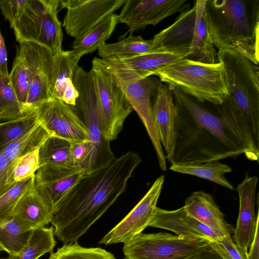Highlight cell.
I'll list each match as a JSON object with an SVG mask.
<instances>
[{
	"label": "cell",
	"instance_id": "obj_1",
	"mask_svg": "<svg viewBox=\"0 0 259 259\" xmlns=\"http://www.w3.org/2000/svg\"><path fill=\"white\" fill-rule=\"evenodd\" d=\"M171 88L176 107L171 164L219 161L244 154L258 162L245 121L229 97L221 105L201 102Z\"/></svg>",
	"mask_w": 259,
	"mask_h": 259
},
{
	"label": "cell",
	"instance_id": "obj_2",
	"mask_svg": "<svg viewBox=\"0 0 259 259\" xmlns=\"http://www.w3.org/2000/svg\"><path fill=\"white\" fill-rule=\"evenodd\" d=\"M141 161L137 153L128 151L107 167L83 175L54 214V235L64 244L77 242L124 192Z\"/></svg>",
	"mask_w": 259,
	"mask_h": 259
},
{
	"label": "cell",
	"instance_id": "obj_3",
	"mask_svg": "<svg viewBox=\"0 0 259 259\" xmlns=\"http://www.w3.org/2000/svg\"><path fill=\"white\" fill-rule=\"evenodd\" d=\"M204 14L214 46L233 49L258 65V0H205Z\"/></svg>",
	"mask_w": 259,
	"mask_h": 259
},
{
	"label": "cell",
	"instance_id": "obj_4",
	"mask_svg": "<svg viewBox=\"0 0 259 259\" xmlns=\"http://www.w3.org/2000/svg\"><path fill=\"white\" fill-rule=\"evenodd\" d=\"M161 82L201 102L221 105L229 97L225 68L220 62L208 64L187 58L158 71Z\"/></svg>",
	"mask_w": 259,
	"mask_h": 259
},
{
	"label": "cell",
	"instance_id": "obj_5",
	"mask_svg": "<svg viewBox=\"0 0 259 259\" xmlns=\"http://www.w3.org/2000/svg\"><path fill=\"white\" fill-rule=\"evenodd\" d=\"M224 66L229 95L242 115L255 149L259 151V68L231 49L217 53Z\"/></svg>",
	"mask_w": 259,
	"mask_h": 259
},
{
	"label": "cell",
	"instance_id": "obj_6",
	"mask_svg": "<svg viewBox=\"0 0 259 259\" xmlns=\"http://www.w3.org/2000/svg\"><path fill=\"white\" fill-rule=\"evenodd\" d=\"M74 85L78 96L73 108L87 128L90 157L85 175L108 166L115 159L110 141L105 137L101 118L97 93L93 73L78 65L74 69Z\"/></svg>",
	"mask_w": 259,
	"mask_h": 259
},
{
	"label": "cell",
	"instance_id": "obj_7",
	"mask_svg": "<svg viewBox=\"0 0 259 259\" xmlns=\"http://www.w3.org/2000/svg\"><path fill=\"white\" fill-rule=\"evenodd\" d=\"M60 0H27L20 18L11 27L17 41L32 42L54 55L62 49L63 34L58 18Z\"/></svg>",
	"mask_w": 259,
	"mask_h": 259
},
{
	"label": "cell",
	"instance_id": "obj_8",
	"mask_svg": "<svg viewBox=\"0 0 259 259\" xmlns=\"http://www.w3.org/2000/svg\"><path fill=\"white\" fill-rule=\"evenodd\" d=\"M91 70L98 99L104 134L110 142L115 140L123 129V123L133 108L112 75L94 58Z\"/></svg>",
	"mask_w": 259,
	"mask_h": 259
},
{
	"label": "cell",
	"instance_id": "obj_9",
	"mask_svg": "<svg viewBox=\"0 0 259 259\" xmlns=\"http://www.w3.org/2000/svg\"><path fill=\"white\" fill-rule=\"evenodd\" d=\"M207 240L165 232L140 233L123 243L126 259H187Z\"/></svg>",
	"mask_w": 259,
	"mask_h": 259
},
{
	"label": "cell",
	"instance_id": "obj_10",
	"mask_svg": "<svg viewBox=\"0 0 259 259\" xmlns=\"http://www.w3.org/2000/svg\"><path fill=\"white\" fill-rule=\"evenodd\" d=\"M113 76L145 126L156 152L160 168L166 170V157L155 124L151 100L158 80L150 77L138 79Z\"/></svg>",
	"mask_w": 259,
	"mask_h": 259
},
{
	"label": "cell",
	"instance_id": "obj_11",
	"mask_svg": "<svg viewBox=\"0 0 259 259\" xmlns=\"http://www.w3.org/2000/svg\"><path fill=\"white\" fill-rule=\"evenodd\" d=\"M126 0H60L66 9L63 26L66 33L77 39L123 6Z\"/></svg>",
	"mask_w": 259,
	"mask_h": 259
},
{
	"label": "cell",
	"instance_id": "obj_12",
	"mask_svg": "<svg viewBox=\"0 0 259 259\" xmlns=\"http://www.w3.org/2000/svg\"><path fill=\"white\" fill-rule=\"evenodd\" d=\"M19 46L28 70L29 90L25 109L29 111L52 99L51 81L54 55L46 48L35 43L24 42Z\"/></svg>",
	"mask_w": 259,
	"mask_h": 259
},
{
	"label": "cell",
	"instance_id": "obj_13",
	"mask_svg": "<svg viewBox=\"0 0 259 259\" xmlns=\"http://www.w3.org/2000/svg\"><path fill=\"white\" fill-rule=\"evenodd\" d=\"M190 50L155 51L142 55L101 59L115 76L142 79L155 75L164 67L189 56Z\"/></svg>",
	"mask_w": 259,
	"mask_h": 259
},
{
	"label": "cell",
	"instance_id": "obj_14",
	"mask_svg": "<svg viewBox=\"0 0 259 259\" xmlns=\"http://www.w3.org/2000/svg\"><path fill=\"white\" fill-rule=\"evenodd\" d=\"M37 121L51 135L70 142L89 141L84 125L73 107L50 99L35 109Z\"/></svg>",
	"mask_w": 259,
	"mask_h": 259
},
{
	"label": "cell",
	"instance_id": "obj_15",
	"mask_svg": "<svg viewBox=\"0 0 259 259\" xmlns=\"http://www.w3.org/2000/svg\"><path fill=\"white\" fill-rule=\"evenodd\" d=\"M164 182L163 175L157 178L142 199L101 239L100 244L124 243L147 227L155 213Z\"/></svg>",
	"mask_w": 259,
	"mask_h": 259
},
{
	"label": "cell",
	"instance_id": "obj_16",
	"mask_svg": "<svg viewBox=\"0 0 259 259\" xmlns=\"http://www.w3.org/2000/svg\"><path fill=\"white\" fill-rule=\"evenodd\" d=\"M188 4L187 0H126L117 22L126 24L132 33L184 12Z\"/></svg>",
	"mask_w": 259,
	"mask_h": 259
},
{
	"label": "cell",
	"instance_id": "obj_17",
	"mask_svg": "<svg viewBox=\"0 0 259 259\" xmlns=\"http://www.w3.org/2000/svg\"><path fill=\"white\" fill-rule=\"evenodd\" d=\"M76 167L53 164L40 166L35 175V188L54 213L73 186L84 175Z\"/></svg>",
	"mask_w": 259,
	"mask_h": 259
},
{
	"label": "cell",
	"instance_id": "obj_18",
	"mask_svg": "<svg viewBox=\"0 0 259 259\" xmlns=\"http://www.w3.org/2000/svg\"><path fill=\"white\" fill-rule=\"evenodd\" d=\"M258 182L256 176L247 175L237 187L239 198V212L233 240L245 253H247L258 225V212L255 214L256 189Z\"/></svg>",
	"mask_w": 259,
	"mask_h": 259
},
{
	"label": "cell",
	"instance_id": "obj_19",
	"mask_svg": "<svg viewBox=\"0 0 259 259\" xmlns=\"http://www.w3.org/2000/svg\"><path fill=\"white\" fill-rule=\"evenodd\" d=\"M154 95V122L162 148L166 152V159L168 160L174 149L176 114L171 88L158 81Z\"/></svg>",
	"mask_w": 259,
	"mask_h": 259
},
{
	"label": "cell",
	"instance_id": "obj_20",
	"mask_svg": "<svg viewBox=\"0 0 259 259\" xmlns=\"http://www.w3.org/2000/svg\"><path fill=\"white\" fill-rule=\"evenodd\" d=\"M148 226L171 231L178 235L212 241L221 237L186 211L184 207L174 210L156 207Z\"/></svg>",
	"mask_w": 259,
	"mask_h": 259
},
{
	"label": "cell",
	"instance_id": "obj_21",
	"mask_svg": "<svg viewBox=\"0 0 259 259\" xmlns=\"http://www.w3.org/2000/svg\"><path fill=\"white\" fill-rule=\"evenodd\" d=\"M186 212L220 237L231 235L234 229L228 224L213 197L202 191L193 192L184 206Z\"/></svg>",
	"mask_w": 259,
	"mask_h": 259
},
{
	"label": "cell",
	"instance_id": "obj_22",
	"mask_svg": "<svg viewBox=\"0 0 259 259\" xmlns=\"http://www.w3.org/2000/svg\"><path fill=\"white\" fill-rule=\"evenodd\" d=\"M196 18L195 5L182 13L176 21L152 38L157 51L190 50Z\"/></svg>",
	"mask_w": 259,
	"mask_h": 259
},
{
	"label": "cell",
	"instance_id": "obj_23",
	"mask_svg": "<svg viewBox=\"0 0 259 259\" xmlns=\"http://www.w3.org/2000/svg\"><path fill=\"white\" fill-rule=\"evenodd\" d=\"M71 59L69 51L62 50L54 55L51 92L52 98L56 99L74 106L78 93L72 79L76 66Z\"/></svg>",
	"mask_w": 259,
	"mask_h": 259
},
{
	"label": "cell",
	"instance_id": "obj_24",
	"mask_svg": "<svg viewBox=\"0 0 259 259\" xmlns=\"http://www.w3.org/2000/svg\"><path fill=\"white\" fill-rule=\"evenodd\" d=\"M54 214L50 206L34 187L18 201L14 209V218L24 228L33 230L51 223Z\"/></svg>",
	"mask_w": 259,
	"mask_h": 259
},
{
	"label": "cell",
	"instance_id": "obj_25",
	"mask_svg": "<svg viewBox=\"0 0 259 259\" xmlns=\"http://www.w3.org/2000/svg\"><path fill=\"white\" fill-rule=\"evenodd\" d=\"M205 0H197L194 4L195 27L189 55L186 58L201 63L214 64L218 62L217 53L205 20Z\"/></svg>",
	"mask_w": 259,
	"mask_h": 259
},
{
	"label": "cell",
	"instance_id": "obj_26",
	"mask_svg": "<svg viewBox=\"0 0 259 259\" xmlns=\"http://www.w3.org/2000/svg\"><path fill=\"white\" fill-rule=\"evenodd\" d=\"M117 16L114 13L110 15L84 36L74 39L69 54L75 64H78L82 56L98 50L105 43L118 24Z\"/></svg>",
	"mask_w": 259,
	"mask_h": 259
},
{
	"label": "cell",
	"instance_id": "obj_27",
	"mask_svg": "<svg viewBox=\"0 0 259 259\" xmlns=\"http://www.w3.org/2000/svg\"><path fill=\"white\" fill-rule=\"evenodd\" d=\"M169 169L175 172L196 176L229 189L235 190L232 185L225 177L226 174L232 171V168L219 161L199 163L171 164Z\"/></svg>",
	"mask_w": 259,
	"mask_h": 259
},
{
	"label": "cell",
	"instance_id": "obj_28",
	"mask_svg": "<svg viewBox=\"0 0 259 259\" xmlns=\"http://www.w3.org/2000/svg\"><path fill=\"white\" fill-rule=\"evenodd\" d=\"M101 59L111 57L132 56L157 51L153 39L146 40L131 34L116 42L105 43L98 50Z\"/></svg>",
	"mask_w": 259,
	"mask_h": 259
},
{
	"label": "cell",
	"instance_id": "obj_29",
	"mask_svg": "<svg viewBox=\"0 0 259 259\" xmlns=\"http://www.w3.org/2000/svg\"><path fill=\"white\" fill-rule=\"evenodd\" d=\"M46 164L75 167L71 152V142L51 135L39 149V167Z\"/></svg>",
	"mask_w": 259,
	"mask_h": 259
},
{
	"label": "cell",
	"instance_id": "obj_30",
	"mask_svg": "<svg viewBox=\"0 0 259 259\" xmlns=\"http://www.w3.org/2000/svg\"><path fill=\"white\" fill-rule=\"evenodd\" d=\"M51 135L38 122L33 127L11 143L3 152L11 162L20 157L39 149Z\"/></svg>",
	"mask_w": 259,
	"mask_h": 259
},
{
	"label": "cell",
	"instance_id": "obj_31",
	"mask_svg": "<svg viewBox=\"0 0 259 259\" xmlns=\"http://www.w3.org/2000/svg\"><path fill=\"white\" fill-rule=\"evenodd\" d=\"M56 244L53 227H42L33 230L28 242L20 253L15 256H9L8 259H38L52 252Z\"/></svg>",
	"mask_w": 259,
	"mask_h": 259
},
{
	"label": "cell",
	"instance_id": "obj_32",
	"mask_svg": "<svg viewBox=\"0 0 259 259\" xmlns=\"http://www.w3.org/2000/svg\"><path fill=\"white\" fill-rule=\"evenodd\" d=\"M33 230L24 228L14 218L0 225L1 249L9 256L18 255L28 242Z\"/></svg>",
	"mask_w": 259,
	"mask_h": 259
},
{
	"label": "cell",
	"instance_id": "obj_33",
	"mask_svg": "<svg viewBox=\"0 0 259 259\" xmlns=\"http://www.w3.org/2000/svg\"><path fill=\"white\" fill-rule=\"evenodd\" d=\"M38 122L35 109L22 116L0 123V154L11 143L33 127Z\"/></svg>",
	"mask_w": 259,
	"mask_h": 259
},
{
	"label": "cell",
	"instance_id": "obj_34",
	"mask_svg": "<svg viewBox=\"0 0 259 259\" xmlns=\"http://www.w3.org/2000/svg\"><path fill=\"white\" fill-rule=\"evenodd\" d=\"M28 111L19 102L9 74H0V120L14 119Z\"/></svg>",
	"mask_w": 259,
	"mask_h": 259
},
{
	"label": "cell",
	"instance_id": "obj_35",
	"mask_svg": "<svg viewBox=\"0 0 259 259\" xmlns=\"http://www.w3.org/2000/svg\"><path fill=\"white\" fill-rule=\"evenodd\" d=\"M35 186V177L15 184L0 197V225L14 219L15 207L22 196Z\"/></svg>",
	"mask_w": 259,
	"mask_h": 259
},
{
	"label": "cell",
	"instance_id": "obj_36",
	"mask_svg": "<svg viewBox=\"0 0 259 259\" xmlns=\"http://www.w3.org/2000/svg\"><path fill=\"white\" fill-rule=\"evenodd\" d=\"M9 75L18 99L25 109L29 90L28 70L26 60L19 46L17 48L16 55Z\"/></svg>",
	"mask_w": 259,
	"mask_h": 259
},
{
	"label": "cell",
	"instance_id": "obj_37",
	"mask_svg": "<svg viewBox=\"0 0 259 259\" xmlns=\"http://www.w3.org/2000/svg\"><path fill=\"white\" fill-rule=\"evenodd\" d=\"M49 259H116L114 255L105 249L86 248L77 242L64 244L55 252H51Z\"/></svg>",
	"mask_w": 259,
	"mask_h": 259
},
{
	"label": "cell",
	"instance_id": "obj_38",
	"mask_svg": "<svg viewBox=\"0 0 259 259\" xmlns=\"http://www.w3.org/2000/svg\"><path fill=\"white\" fill-rule=\"evenodd\" d=\"M39 168V149L26 154L14 161L11 169L10 181L17 182L35 177Z\"/></svg>",
	"mask_w": 259,
	"mask_h": 259
},
{
	"label": "cell",
	"instance_id": "obj_39",
	"mask_svg": "<svg viewBox=\"0 0 259 259\" xmlns=\"http://www.w3.org/2000/svg\"><path fill=\"white\" fill-rule=\"evenodd\" d=\"M208 241L223 259H248L247 253L242 251L236 244L231 235Z\"/></svg>",
	"mask_w": 259,
	"mask_h": 259
},
{
	"label": "cell",
	"instance_id": "obj_40",
	"mask_svg": "<svg viewBox=\"0 0 259 259\" xmlns=\"http://www.w3.org/2000/svg\"><path fill=\"white\" fill-rule=\"evenodd\" d=\"M27 0H1L0 10L5 19L8 20L10 27L22 15Z\"/></svg>",
	"mask_w": 259,
	"mask_h": 259
},
{
	"label": "cell",
	"instance_id": "obj_41",
	"mask_svg": "<svg viewBox=\"0 0 259 259\" xmlns=\"http://www.w3.org/2000/svg\"><path fill=\"white\" fill-rule=\"evenodd\" d=\"M89 141L71 142V152L74 166L84 171L88 166L90 148Z\"/></svg>",
	"mask_w": 259,
	"mask_h": 259
},
{
	"label": "cell",
	"instance_id": "obj_42",
	"mask_svg": "<svg viewBox=\"0 0 259 259\" xmlns=\"http://www.w3.org/2000/svg\"><path fill=\"white\" fill-rule=\"evenodd\" d=\"M13 162L3 153L0 154V197L14 185L10 181L11 169Z\"/></svg>",
	"mask_w": 259,
	"mask_h": 259
},
{
	"label": "cell",
	"instance_id": "obj_43",
	"mask_svg": "<svg viewBox=\"0 0 259 259\" xmlns=\"http://www.w3.org/2000/svg\"><path fill=\"white\" fill-rule=\"evenodd\" d=\"M187 259H223L207 240L195 253Z\"/></svg>",
	"mask_w": 259,
	"mask_h": 259
},
{
	"label": "cell",
	"instance_id": "obj_44",
	"mask_svg": "<svg viewBox=\"0 0 259 259\" xmlns=\"http://www.w3.org/2000/svg\"><path fill=\"white\" fill-rule=\"evenodd\" d=\"M7 52L2 34L0 30V74H9L7 66Z\"/></svg>",
	"mask_w": 259,
	"mask_h": 259
},
{
	"label": "cell",
	"instance_id": "obj_45",
	"mask_svg": "<svg viewBox=\"0 0 259 259\" xmlns=\"http://www.w3.org/2000/svg\"><path fill=\"white\" fill-rule=\"evenodd\" d=\"M259 231L258 225L257 226L253 239L247 253L248 259H259Z\"/></svg>",
	"mask_w": 259,
	"mask_h": 259
},
{
	"label": "cell",
	"instance_id": "obj_46",
	"mask_svg": "<svg viewBox=\"0 0 259 259\" xmlns=\"http://www.w3.org/2000/svg\"><path fill=\"white\" fill-rule=\"evenodd\" d=\"M0 259H8V258H0Z\"/></svg>",
	"mask_w": 259,
	"mask_h": 259
},
{
	"label": "cell",
	"instance_id": "obj_47",
	"mask_svg": "<svg viewBox=\"0 0 259 259\" xmlns=\"http://www.w3.org/2000/svg\"><path fill=\"white\" fill-rule=\"evenodd\" d=\"M1 251H2V249H1V248H0V252H1Z\"/></svg>",
	"mask_w": 259,
	"mask_h": 259
}]
</instances>
